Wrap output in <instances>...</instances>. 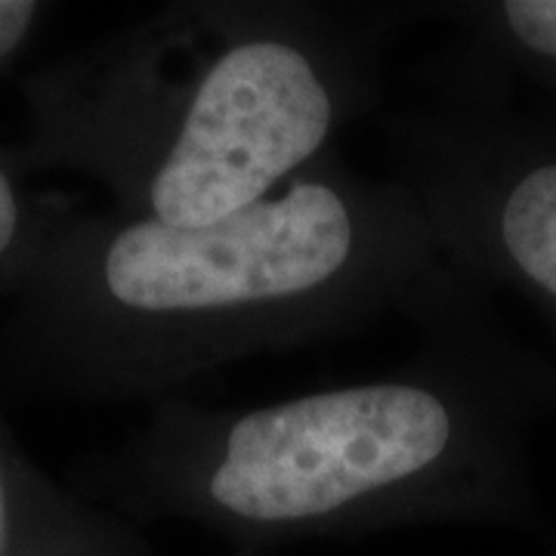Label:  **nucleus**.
I'll return each instance as SVG.
<instances>
[{
	"label": "nucleus",
	"instance_id": "5",
	"mask_svg": "<svg viewBox=\"0 0 556 556\" xmlns=\"http://www.w3.org/2000/svg\"><path fill=\"white\" fill-rule=\"evenodd\" d=\"M455 40L420 65L424 90L467 87L556 105V0H473L427 7Z\"/></svg>",
	"mask_w": 556,
	"mask_h": 556
},
{
	"label": "nucleus",
	"instance_id": "2",
	"mask_svg": "<svg viewBox=\"0 0 556 556\" xmlns=\"http://www.w3.org/2000/svg\"><path fill=\"white\" fill-rule=\"evenodd\" d=\"M442 269L415 192L331 152L214 226L115 211L53 229L13 343L65 390L159 402L232 362L408 316Z\"/></svg>",
	"mask_w": 556,
	"mask_h": 556
},
{
	"label": "nucleus",
	"instance_id": "8",
	"mask_svg": "<svg viewBox=\"0 0 556 556\" xmlns=\"http://www.w3.org/2000/svg\"><path fill=\"white\" fill-rule=\"evenodd\" d=\"M43 13L47 10L31 0H0V68L28 47Z\"/></svg>",
	"mask_w": 556,
	"mask_h": 556
},
{
	"label": "nucleus",
	"instance_id": "4",
	"mask_svg": "<svg viewBox=\"0 0 556 556\" xmlns=\"http://www.w3.org/2000/svg\"><path fill=\"white\" fill-rule=\"evenodd\" d=\"M427 93L424 105L380 112L393 177L420 201L442 257L485 291L519 294L556 346V105Z\"/></svg>",
	"mask_w": 556,
	"mask_h": 556
},
{
	"label": "nucleus",
	"instance_id": "3",
	"mask_svg": "<svg viewBox=\"0 0 556 556\" xmlns=\"http://www.w3.org/2000/svg\"><path fill=\"white\" fill-rule=\"evenodd\" d=\"M420 7L182 0L31 84L35 164L121 214L201 229L276 195L383 112V56Z\"/></svg>",
	"mask_w": 556,
	"mask_h": 556
},
{
	"label": "nucleus",
	"instance_id": "9",
	"mask_svg": "<svg viewBox=\"0 0 556 556\" xmlns=\"http://www.w3.org/2000/svg\"><path fill=\"white\" fill-rule=\"evenodd\" d=\"M134 556H159V554H152V551L146 547V551H139V554H134ZM229 556H260V554H244V551H232Z\"/></svg>",
	"mask_w": 556,
	"mask_h": 556
},
{
	"label": "nucleus",
	"instance_id": "6",
	"mask_svg": "<svg viewBox=\"0 0 556 556\" xmlns=\"http://www.w3.org/2000/svg\"><path fill=\"white\" fill-rule=\"evenodd\" d=\"M124 526L60 495L16 455L0 430V556H134Z\"/></svg>",
	"mask_w": 556,
	"mask_h": 556
},
{
	"label": "nucleus",
	"instance_id": "1",
	"mask_svg": "<svg viewBox=\"0 0 556 556\" xmlns=\"http://www.w3.org/2000/svg\"><path fill=\"white\" fill-rule=\"evenodd\" d=\"M405 318L417 350L383 378L251 408L152 402L97 489L127 517L182 519L260 556L433 522L535 526L529 439L556 412L554 358L448 260Z\"/></svg>",
	"mask_w": 556,
	"mask_h": 556
},
{
	"label": "nucleus",
	"instance_id": "7",
	"mask_svg": "<svg viewBox=\"0 0 556 556\" xmlns=\"http://www.w3.org/2000/svg\"><path fill=\"white\" fill-rule=\"evenodd\" d=\"M53 229L28 204L16 170L0 155V285H25L38 269Z\"/></svg>",
	"mask_w": 556,
	"mask_h": 556
}]
</instances>
